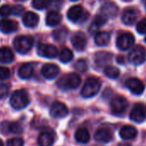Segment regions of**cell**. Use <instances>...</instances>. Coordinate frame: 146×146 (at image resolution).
I'll return each mask as SVG.
<instances>
[{
    "mask_svg": "<svg viewBox=\"0 0 146 146\" xmlns=\"http://www.w3.org/2000/svg\"><path fill=\"white\" fill-rule=\"evenodd\" d=\"M10 102L14 109H23L29 103V96L28 93L23 90H16L12 93Z\"/></svg>",
    "mask_w": 146,
    "mask_h": 146,
    "instance_id": "obj_1",
    "label": "cell"
},
{
    "mask_svg": "<svg viewBox=\"0 0 146 146\" xmlns=\"http://www.w3.org/2000/svg\"><path fill=\"white\" fill-rule=\"evenodd\" d=\"M81 84V78L77 73H70L58 81V87L62 90H75Z\"/></svg>",
    "mask_w": 146,
    "mask_h": 146,
    "instance_id": "obj_2",
    "label": "cell"
},
{
    "mask_svg": "<svg viewBox=\"0 0 146 146\" xmlns=\"http://www.w3.org/2000/svg\"><path fill=\"white\" fill-rule=\"evenodd\" d=\"M100 88H101V82L99 79H97L96 78H88L85 81L84 85L82 89L81 95L84 98L93 97L99 92Z\"/></svg>",
    "mask_w": 146,
    "mask_h": 146,
    "instance_id": "obj_3",
    "label": "cell"
},
{
    "mask_svg": "<svg viewBox=\"0 0 146 146\" xmlns=\"http://www.w3.org/2000/svg\"><path fill=\"white\" fill-rule=\"evenodd\" d=\"M15 49L20 53H27L33 46V39L28 35H20L15 38L13 41Z\"/></svg>",
    "mask_w": 146,
    "mask_h": 146,
    "instance_id": "obj_4",
    "label": "cell"
},
{
    "mask_svg": "<svg viewBox=\"0 0 146 146\" xmlns=\"http://www.w3.org/2000/svg\"><path fill=\"white\" fill-rule=\"evenodd\" d=\"M128 59H129L130 63H131L135 65L143 64L146 59V52H145L144 48L141 46H137L134 47L129 53Z\"/></svg>",
    "mask_w": 146,
    "mask_h": 146,
    "instance_id": "obj_5",
    "label": "cell"
},
{
    "mask_svg": "<svg viewBox=\"0 0 146 146\" xmlns=\"http://www.w3.org/2000/svg\"><path fill=\"white\" fill-rule=\"evenodd\" d=\"M110 107L113 114L120 115L126 110L128 107V102L122 96H117L113 98V100L111 101Z\"/></svg>",
    "mask_w": 146,
    "mask_h": 146,
    "instance_id": "obj_6",
    "label": "cell"
},
{
    "mask_svg": "<svg viewBox=\"0 0 146 146\" xmlns=\"http://www.w3.org/2000/svg\"><path fill=\"white\" fill-rule=\"evenodd\" d=\"M130 119L136 123H142L146 119V106L138 103L136 104L130 113Z\"/></svg>",
    "mask_w": 146,
    "mask_h": 146,
    "instance_id": "obj_7",
    "label": "cell"
},
{
    "mask_svg": "<svg viewBox=\"0 0 146 146\" xmlns=\"http://www.w3.org/2000/svg\"><path fill=\"white\" fill-rule=\"evenodd\" d=\"M134 36L130 33H124L117 38L116 45L122 51L129 49L134 43Z\"/></svg>",
    "mask_w": 146,
    "mask_h": 146,
    "instance_id": "obj_8",
    "label": "cell"
},
{
    "mask_svg": "<svg viewBox=\"0 0 146 146\" xmlns=\"http://www.w3.org/2000/svg\"><path fill=\"white\" fill-rule=\"evenodd\" d=\"M37 52L40 56L48 58H53L58 55V48L51 44H40Z\"/></svg>",
    "mask_w": 146,
    "mask_h": 146,
    "instance_id": "obj_9",
    "label": "cell"
},
{
    "mask_svg": "<svg viewBox=\"0 0 146 146\" xmlns=\"http://www.w3.org/2000/svg\"><path fill=\"white\" fill-rule=\"evenodd\" d=\"M125 86L130 90L131 93L137 96L141 95L144 90V85L143 82L138 78H135L127 79L125 81Z\"/></svg>",
    "mask_w": 146,
    "mask_h": 146,
    "instance_id": "obj_10",
    "label": "cell"
},
{
    "mask_svg": "<svg viewBox=\"0 0 146 146\" xmlns=\"http://www.w3.org/2000/svg\"><path fill=\"white\" fill-rule=\"evenodd\" d=\"M71 43L74 48L79 52L84 51L87 46V39L84 33L77 32L71 37Z\"/></svg>",
    "mask_w": 146,
    "mask_h": 146,
    "instance_id": "obj_11",
    "label": "cell"
},
{
    "mask_svg": "<svg viewBox=\"0 0 146 146\" xmlns=\"http://www.w3.org/2000/svg\"><path fill=\"white\" fill-rule=\"evenodd\" d=\"M50 113L53 118L56 119L64 118L68 114V108L64 103L60 102H55L51 107Z\"/></svg>",
    "mask_w": 146,
    "mask_h": 146,
    "instance_id": "obj_12",
    "label": "cell"
},
{
    "mask_svg": "<svg viewBox=\"0 0 146 146\" xmlns=\"http://www.w3.org/2000/svg\"><path fill=\"white\" fill-rule=\"evenodd\" d=\"M59 72V69L58 65L54 64H46L43 65L41 69V73L45 78L52 80L54 79Z\"/></svg>",
    "mask_w": 146,
    "mask_h": 146,
    "instance_id": "obj_13",
    "label": "cell"
},
{
    "mask_svg": "<svg viewBox=\"0 0 146 146\" xmlns=\"http://www.w3.org/2000/svg\"><path fill=\"white\" fill-rule=\"evenodd\" d=\"M138 15H139V13L136 9L128 8V9L124 11L121 19H122V22H123L124 24H125L127 26H130V25H132L135 23V21L137 20Z\"/></svg>",
    "mask_w": 146,
    "mask_h": 146,
    "instance_id": "obj_14",
    "label": "cell"
},
{
    "mask_svg": "<svg viewBox=\"0 0 146 146\" xmlns=\"http://www.w3.org/2000/svg\"><path fill=\"white\" fill-rule=\"evenodd\" d=\"M95 138L100 143H108L113 138V132L107 127H102L95 133Z\"/></svg>",
    "mask_w": 146,
    "mask_h": 146,
    "instance_id": "obj_15",
    "label": "cell"
},
{
    "mask_svg": "<svg viewBox=\"0 0 146 146\" xmlns=\"http://www.w3.org/2000/svg\"><path fill=\"white\" fill-rule=\"evenodd\" d=\"M18 29V23L14 20L3 19L0 21V31L5 34H10L17 31Z\"/></svg>",
    "mask_w": 146,
    "mask_h": 146,
    "instance_id": "obj_16",
    "label": "cell"
},
{
    "mask_svg": "<svg viewBox=\"0 0 146 146\" xmlns=\"http://www.w3.org/2000/svg\"><path fill=\"white\" fill-rule=\"evenodd\" d=\"M83 14H84V9L82 8V6L75 5L69 9L67 12V17L70 21L73 23H77L81 19V17H83Z\"/></svg>",
    "mask_w": 146,
    "mask_h": 146,
    "instance_id": "obj_17",
    "label": "cell"
},
{
    "mask_svg": "<svg viewBox=\"0 0 146 146\" xmlns=\"http://www.w3.org/2000/svg\"><path fill=\"white\" fill-rule=\"evenodd\" d=\"M39 16L32 11L26 12L23 17V23L28 28H35L39 23Z\"/></svg>",
    "mask_w": 146,
    "mask_h": 146,
    "instance_id": "obj_18",
    "label": "cell"
},
{
    "mask_svg": "<svg viewBox=\"0 0 146 146\" xmlns=\"http://www.w3.org/2000/svg\"><path fill=\"white\" fill-rule=\"evenodd\" d=\"M118 13L117 6L111 2H106L102 5L101 8V14L104 15L106 17H114Z\"/></svg>",
    "mask_w": 146,
    "mask_h": 146,
    "instance_id": "obj_19",
    "label": "cell"
},
{
    "mask_svg": "<svg viewBox=\"0 0 146 146\" xmlns=\"http://www.w3.org/2000/svg\"><path fill=\"white\" fill-rule=\"evenodd\" d=\"M137 134V129L131 125H124L119 131V136L125 140H131L136 137Z\"/></svg>",
    "mask_w": 146,
    "mask_h": 146,
    "instance_id": "obj_20",
    "label": "cell"
},
{
    "mask_svg": "<svg viewBox=\"0 0 146 146\" xmlns=\"http://www.w3.org/2000/svg\"><path fill=\"white\" fill-rule=\"evenodd\" d=\"M34 73V66L30 63H26L21 65L18 70V76L22 79H29Z\"/></svg>",
    "mask_w": 146,
    "mask_h": 146,
    "instance_id": "obj_21",
    "label": "cell"
},
{
    "mask_svg": "<svg viewBox=\"0 0 146 146\" xmlns=\"http://www.w3.org/2000/svg\"><path fill=\"white\" fill-rule=\"evenodd\" d=\"M61 20H62L61 14L59 12H58V11H50L47 14L46 18V23L47 26L55 27V26L58 25L61 23Z\"/></svg>",
    "mask_w": 146,
    "mask_h": 146,
    "instance_id": "obj_22",
    "label": "cell"
},
{
    "mask_svg": "<svg viewBox=\"0 0 146 146\" xmlns=\"http://www.w3.org/2000/svg\"><path fill=\"white\" fill-rule=\"evenodd\" d=\"M14 59V54L11 49L8 46H3L0 48V62L5 64H10Z\"/></svg>",
    "mask_w": 146,
    "mask_h": 146,
    "instance_id": "obj_23",
    "label": "cell"
},
{
    "mask_svg": "<svg viewBox=\"0 0 146 146\" xmlns=\"http://www.w3.org/2000/svg\"><path fill=\"white\" fill-rule=\"evenodd\" d=\"M96 64L99 66H104L112 61V54L107 52H99L95 57Z\"/></svg>",
    "mask_w": 146,
    "mask_h": 146,
    "instance_id": "obj_24",
    "label": "cell"
},
{
    "mask_svg": "<svg viewBox=\"0 0 146 146\" xmlns=\"http://www.w3.org/2000/svg\"><path fill=\"white\" fill-rule=\"evenodd\" d=\"M54 142V137L48 131L41 132L38 137V143L40 146H52Z\"/></svg>",
    "mask_w": 146,
    "mask_h": 146,
    "instance_id": "obj_25",
    "label": "cell"
},
{
    "mask_svg": "<svg viewBox=\"0 0 146 146\" xmlns=\"http://www.w3.org/2000/svg\"><path fill=\"white\" fill-rule=\"evenodd\" d=\"M110 41V34L106 31H101L96 33L95 37V42L100 46H107Z\"/></svg>",
    "mask_w": 146,
    "mask_h": 146,
    "instance_id": "obj_26",
    "label": "cell"
},
{
    "mask_svg": "<svg viewBox=\"0 0 146 146\" xmlns=\"http://www.w3.org/2000/svg\"><path fill=\"white\" fill-rule=\"evenodd\" d=\"M75 138L78 142L81 143H86L90 139V134L86 128H79L75 133Z\"/></svg>",
    "mask_w": 146,
    "mask_h": 146,
    "instance_id": "obj_27",
    "label": "cell"
},
{
    "mask_svg": "<svg viewBox=\"0 0 146 146\" xmlns=\"http://www.w3.org/2000/svg\"><path fill=\"white\" fill-rule=\"evenodd\" d=\"M104 74L111 79H115L119 76V70L114 66L108 65L104 69Z\"/></svg>",
    "mask_w": 146,
    "mask_h": 146,
    "instance_id": "obj_28",
    "label": "cell"
},
{
    "mask_svg": "<svg viewBox=\"0 0 146 146\" xmlns=\"http://www.w3.org/2000/svg\"><path fill=\"white\" fill-rule=\"evenodd\" d=\"M59 60L63 63H68L73 58V52L68 49V48H64L59 53Z\"/></svg>",
    "mask_w": 146,
    "mask_h": 146,
    "instance_id": "obj_29",
    "label": "cell"
},
{
    "mask_svg": "<svg viewBox=\"0 0 146 146\" xmlns=\"http://www.w3.org/2000/svg\"><path fill=\"white\" fill-rule=\"evenodd\" d=\"M67 35V29L65 28H59L53 31V39L57 41H63Z\"/></svg>",
    "mask_w": 146,
    "mask_h": 146,
    "instance_id": "obj_30",
    "label": "cell"
},
{
    "mask_svg": "<svg viewBox=\"0 0 146 146\" xmlns=\"http://www.w3.org/2000/svg\"><path fill=\"white\" fill-rule=\"evenodd\" d=\"M23 131V128L21 124L18 122H11L10 123V132L14 134H21Z\"/></svg>",
    "mask_w": 146,
    "mask_h": 146,
    "instance_id": "obj_31",
    "label": "cell"
},
{
    "mask_svg": "<svg viewBox=\"0 0 146 146\" xmlns=\"http://www.w3.org/2000/svg\"><path fill=\"white\" fill-rule=\"evenodd\" d=\"M32 5L36 10H43L48 5V0H33Z\"/></svg>",
    "mask_w": 146,
    "mask_h": 146,
    "instance_id": "obj_32",
    "label": "cell"
},
{
    "mask_svg": "<svg viewBox=\"0 0 146 146\" xmlns=\"http://www.w3.org/2000/svg\"><path fill=\"white\" fill-rule=\"evenodd\" d=\"M107 20H108V17H106L104 15H102V14H99V15H97L96 17H95V19H94V21H93V23L94 24H96L97 27H102V25H104L106 23H107Z\"/></svg>",
    "mask_w": 146,
    "mask_h": 146,
    "instance_id": "obj_33",
    "label": "cell"
},
{
    "mask_svg": "<svg viewBox=\"0 0 146 146\" xmlns=\"http://www.w3.org/2000/svg\"><path fill=\"white\" fill-rule=\"evenodd\" d=\"M74 67L76 68V70H78V71H81V72H84V71H86L87 69H88V64H87V62L84 60V59H79L76 62Z\"/></svg>",
    "mask_w": 146,
    "mask_h": 146,
    "instance_id": "obj_34",
    "label": "cell"
},
{
    "mask_svg": "<svg viewBox=\"0 0 146 146\" xmlns=\"http://www.w3.org/2000/svg\"><path fill=\"white\" fill-rule=\"evenodd\" d=\"M12 14V7L8 5H4L0 7V16L5 17Z\"/></svg>",
    "mask_w": 146,
    "mask_h": 146,
    "instance_id": "obj_35",
    "label": "cell"
},
{
    "mask_svg": "<svg viewBox=\"0 0 146 146\" xmlns=\"http://www.w3.org/2000/svg\"><path fill=\"white\" fill-rule=\"evenodd\" d=\"M137 31L140 35H144L146 34V18L142 19L139 21L137 24Z\"/></svg>",
    "mask_w": 146,
    "mask_h": 146,
    "instance_id": "obj_36",
    "label": "cell"
},
{
    "mask_svg": "<svg viewBox=\"0 0 146 146\" xmlns=\"http://www.w3.org/2000/svg\"><path fill=\"white\" fill-rule=\"evenodd\" d=\"M23 140L20 137H13L7 142L8 146H23Z\"/></svg>",
    "mask_w": 146,
    "mask_h": 146,
    "instance_id": "obj_37",
    "label": "cell"
},
{
    "mask_svg": "<svg viewBox=\"0 0 146 146\" xmlns=\"http://www.w3.org/2000/svg\"><path fill=\"white\" fill-rule=\"evenodd\" d=\"M10 75H11V72L8 68L0 66V80L2 81V80H5L9 78Z\"/></svg>",
    "mask_w": 146,
    "mask_h": 146,
    "instance_id": "obj_38",
    "label": "cell"
},
{
    "mask_svg": "<svg viewBox=\"0 0 146 146\" xmlns=\"http://www.w3.org/2000/svg\"><path fill=\"white\" fill-rule=\"evenodd\" d=\"M9 93V87L5 84H0V99L5 98Z\"/></svg>",
    "mask_w": 146,
    "mask_h": 146,
    "instance_id": "obj_39",
    "label": "cell"
},
{
    "mask_svg": "<svg viewBox=\"0 0 146 146\" xmlns=\"http://www.w3.org/2000/svg\"><path fill=\"white\" fill-rule=\"evenodd\" d=\"M10 123L9 121H3L0 125V131L3 134H7L10 132Z\"/></svg>",
    "mask_w": 146,
    "mask_h": 146,
    "instance_id": "obj_40",
    "label": "cell"
},
{
    "mask_svg": "<svg viewBox=\"0 0 146 146\" xmlns=\"http://www.w3.org/2000/svg\"><path fill=\"white\" fill-rule=\"evenodd\" d=\"M24 9L22 5H15L12 7V14L15 16H20L23 12Z\"/></svg>",
    "mask_w": 146,
    "mask_h": 146,
    "instance_id": "obj_41",
    "label": "cell"
},
{
    "mask_svg": "<svg viewBox=\"0 0 146 146\" xmlns=\"http://www.w3.org/2000/svg\"><path fill=\"white\" fill-rule=\"evenodd\" d=\"M0 146H5L4 145V143H3V141L1 139H0Z\"/></svg>",
    "mask_w": 146,
    "mask_h": 146,
    "instance_id": "obj_42",
    "label": "cell"
},
{
    "mask_svg": "<svg viewBox=\"0 0 146 146\" xmlns=\"http://www.w3.org/2000/svg\"><path fill=\"white\" fill-rule=\"evenodd\" d=\"M16 1H20V2H23V1H26V0H16Z\"/></svg>",
    "mask_w": 146,
    "mask_h": 146,
    "instance_id": "obj_43",
    "label": "cell"
},
{
    "mask_svg": "<svg viewBox=\"0 0 146 146\" xmlns=\"http://www.w3.org/2000/svg\"><path fill=\"white\" fill-rule=\"evenodd\" d=\"M70 1H72V2H76V1H78V0H70Z\"/></svg>",
    "mask_w": 146,
    "mask_h": 146,
    "instance_id": "obj_44",
    "label": "cell"
},
{
    "mask_svg": "<svg viewBox=\"0 0 146 146\" xmlns=\"http://www.w3.org/2000/svg\"><path fill=\"white\" fill-rule=\"evenodd\" d=\"M123 1H125V2H129V1H131V0H123Z\"/></svg>",
    "mask_w": 146,
    "mask_h": 146,
    "instance_id": "obj_45",
    "label": "cell"
},
{
    "mask_svg": "<svg viewBox=\"0 0 146 146\" xmlns=\"http://www.w3.org/2000/svg\"><path fill=\"white\" fill-rule=\"evenodd\" d=\"M144 40H145V42H146V37H145V39H144Z\"/></svg>",
    "mask_w": 146,
    "mask_h": 146,
    "instance_id": "obj_46",
    "label": "cell"
}]
</instances>
